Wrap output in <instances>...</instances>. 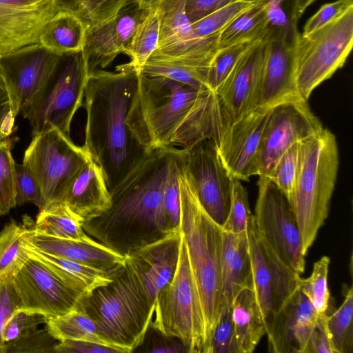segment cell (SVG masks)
Segmentation results:
<instances>
[{"mask_svg": "<svg viewBox=\"0 0 353 353\" xmlns=\"http://www.w3.org/2000/svg\"><path fill=\"white\" fill-rule=\"evenodd\" d=\"M179 151L176 147H166L146 152L131 172L110 191L109 209L81 223L85 232L127 257L174 231L165 211L164 192Z\"/></svg>", "mask_w": 353, "mask_h": 353, "instance_id": "cell-1", "label": "cell"}, {"mask_svg": "<svg viewBox=\"0 0 353 353\" xmlns=\"http://www.w3.org/2000/svg\"><path fill=\"white\" fill-rule=\"evenodd\" d=\"M127 124L145 152L166 147L188 149L204 139L213 140V92L137 71Z\"/></svg>", "mask_w": 353, "mask_h": 353, "instance_id": "cell-2", "label": "cell"}, {"mask_svg": "<svg viewBox=\"0 0 353 353\" xmlns=\"http://www.w3.org/2000/svg\"><path fill=\"white\" fill-rule=\"evenodd\" d=\"M136 79L137 70L126 63L117 66L114 72L93 71L88 75L85 88L83 145L101 168L110 192L146 153L127 124Z\"/></svg>", "mask_w": 353, "mask_h": 353, "instance_id": "cell-3", "label": "cell"}, {"mask_svg": "<svg viewBox=\"0 0 353 353\" xmlns=\"http://www.w3.org/2000/svg\"><path fill=\"white\" fill-rule=\"evenodd\" d=\"M179 228L201 306L208 353L213 331L221 315V278L223 228L199 203L189 180L182 150L179 165Z\"/></svg>", "mask_w": 353, "mask_h": 353, "instance_id": "cell-4", "label": "cell"}, {"mask_svg": "<svg viewBox=\"0 0 353 353\" xmlns=\"http://www.w3.org/2000/svg\"><path fill=\"white\" fill-rule=\"evenodd\" d=\"M154 306L126 263L110 283L85 296L80 309L93 320L108 345L129 353L143 343Z\"/></svg>", "mask_w": 353, "mask_h": 353, "instance_id": "cell-5", "label": "cell"}, {"mask_svg": "<svg viewBox=\"0 0 353 353\" xmlns=\"http://www.w3.org/2000/svg\"><path fill=\"white\" fill-rule=\"evenodd\" d=\"M336 137L328 129L300 143L296 183L289 203L301 236L303 254L327 218L339 168Z\"/></svg>", "mask_w": 353, "mask_h": 353, "instance_id": "cell-6", "label": "cell"}, {"mask_svg": "<svg viewBox=\"0 0 353 353\" xmlns=\"http://www.w3.org/2000/svg\"><path fill=\"white\" fill-rule=\"evenodd\" d=\"M353 45V6L307 34L295 29L291 41L294 79L299 96L313 90L342 68Z\"/></svg>", "mask_w": 353, "mask_h": 353, "instance_id": "cell-7", "label": "cell"}, {"mask_svg": "<svg viewBox=\"0 0 353 353\" xmlns=\"http://www.w3.org/2000/svg\"><path fill=\"white\" fill-rule=\"evenodd\" d=\"M82 51L63 54L43 85L21 111L32 136L55 128L70 136L72 119L83 105L88 78Z\"/></svg>", "mask_w": 353, "mask_h": 353, "instance_id": "cell-8", "label": "cell"}, {"mask_svg": "<svg viewBox=\"0 0 353 353\" xmlns=\"http://www.w3.org/2000/svg\"><path fill=\"white\" fill-rule=\"evenodd\" d=\"M151 325L163 336L179 339L187 352L204 353L203 316L183 235L176 272L156 297Z\"/></svg>", "mask_w": 353, "mask_h": 353, "instance_id": "cell-9", "label": "cell"}, {"mask_svg": "<svg viewBox=\"0 0 353 353\" xmlns=\"http://www.w3.org/2000/svg\"><path fill=\"white\" fill-rule=\"evenodd\" d=\"M92 159L84 145L53 128L34 136L22 164L36 179L43 202L55 201L77 172Z\"/></svg>", "mask_w": 353, "mask_h": 353, "instance_id": "cell-10", "label": "cell"}, {"mask_svg": "<svg viewBox=\"0 0 353 353\" xmlns=\"http://www.w3.org/2000/svg\"><path fill=\"white\" fill-rule=\"evenodd\" d=\"M252 268V289L260 309L265 331L292 294L301 277L288 266L257 232L254 217L248 230Z\"/></svg>", "mask_w": 353, "mask_h": 353, "instance_id": "cell-11", "label": "cell"}, {"mask_svg": "<svg viewBox=\"0 0 353 353\" xmlns=\"http://www.w3.org/2000/svg\"><path fill=\"white\" fill-rule=\"evenodd\" d=\"M254 224L280 259L299 275L305 261L301 233L293 210L284 194L268 178L259 176Z\"/></svg>", "mask_w": 353, "mask_h": 353, "instance_id": "cell-12", "label": "cell"}, {"mask_svg": "<svg viewBox=\"0 0 353 353\" xmlns=\"http://www.w3.org/2000/svg\"><path fill=\"white\" fill-rule=\"evenodd\" d=\"M264 37L241 56L223 83L212 91L216 128L214 141L227 126L258 105L265 51Z\"/></svg>", "mask_w": 353, "mask_h": 353, "instance_id": "cell-13", "label": "cell"}, {"mask_svg": "<svg viewBox=\"0 0 353 353\" xmlns=\"http://www.w3.org/2000/svg\"><path fill=\"white\" fill-rule=\"evenodd\" d=\"M307 102L297 98L271 109L259 146L258 176L269 177L279 159L291 146L323 128Z\"/></svg>", "mask_w": 353, "mask_h": 353, "instance_id": "cell-14", "label": "cell"}, {"mask_svg": "<svg viewBox=\"0 0 353 353\" xmlns=\"http://www.w3.org/2000/svg\"><path fill=\"white\" fill-rule=\"evenodd\" d=\"M183 160L199 203L223 226L230 209L234 179L223 163L215 142L206 138L183 149Z\"/></svg>", "mask_w": 353, "mask_h": 353, "instance_id": "cell-15", "label": "cell"}, {"mask_svg": "<svg viewBox=\"0 0 353 353\" xmlns=\"http://www.w3.org/2000/svg\"><path fill=\"white\" fill-rule=\"evenodd\" d=\"M12 282L19 308L42 314L48 319L80 308L85 297L32 257L12 278Z\"/></svg>", "mask_w": 353, "mask_h": 353, "instance_id": "cell-16", "label": "cell"}, {"mask_svg": "<svg viewBox=\"0 0 353 353\" xmlns=\"http://www.w3.org/2000/svg\"><path fill=\"white\" fill-rule=\"evenodd\" d=\"M63 55L37 43L0 56V79L16 117L43 85Z\"/></svg>", "mask_w": 353, "mask_h": 353, "instance_id": "cell-17", "label": "cell"}, {"mask_svg": "<svg viewBox=\"0 0 353 353\" xmlns=\"http://www.w3.org/2000/svg\"><path fill=\"white\" fill-rule=\"evenodd\" d=\"M272 108L256 106L227 126L214 141L233 179L248 181L257 175L259 146Z\"/></svg>", "mask_w": 353, "mask_h": 353, "instance_id": "cell-18", "label": "cell"}, {"mask_svg": "<svg viewBox=\"0 0 353 353\" xmlns=\"http://www.w3.org/2000/svg\"><path fill=\"white\" fill-rule=\"evenodd\" d=\"M63 0H0V56L39 43L46 23Z\"/></svg>", "mask_w": 353, "mask_h": 353, "instance_id": "cell-19", "label": "cell"}, {"mask_svg": "<svg viewBox=\"0 0 353 353\" xmlns=\"http://www.w3.org/2000/svg\"><path fill=\"white\" fill-rule=\"evenodd\" d=\"M147 12L134 3L112 19L88 27L82 52L89 74L108 67L119 54H125L136 26Z\"/></svg>", "mask_w": 353, "mask_h": 353, "instance_id": "cell-20", "label": "cell"}, {"mask_svg": "<svg viewBox=\"0 0 353 353\" xmlns=\"http://www.w3.org/2000/svg\"><path fill=\"white\" fill-rule=\"evenodd\" d=\"M182 234L176 230L145 245L126 257L144 293L155 304L156 297L173 277L179 262Z\"/></svg>", "mask_w": 353, "mask_h": 353, "instance_id": "cell-21", "label": "cell"}, {"mask_svg": "<svg viewBox=\"0 0 353 353\" xmlns=\"http://www.w3.org/2000/svg\"><path fill=\"white\" fill-rule=\"evenodd\" d=\"M186 0H163L158 7L159 39L154 52L170 58L192 60L207 54L213 48L214 36L197 37L185 11Z\"/></svg>", "mask_w": 353, "mask_h": 353, "instance_id": "cell-22", "label": "cell"}, {"mask_svg": "<svg viewBox=\"0 0 353 353\" xmlns=\"http://www.w3.org/2000/svg\"><path fill=\"white\" fill-rule=\"evenodd\" d=\"M264 39L265 58L257 106L272 108L301 97L294 79L291 41L272 27Z\"/></svg>", "mask_w": 353, "mask_h": 353, "instance_id": "cell-23", "label": "cell"}, {"mask_svg": "<svg viewBox=\"0 0 353 353\" xmlns=\"http://www.w3.org/2000/svg\"><path fill=\"white\" fill-rule=\"evenodd\" d=\"M318 317L311 302L299 288L266 332L269 351L308 353L310 336Z\"/></svg>", "mask_w": 353, "mask_h": 353, "instance_id": "cell-24", "label": "cell"}, {"mask_svg": "<svg viewBox=\"0 0 353 353\" xmlns=\"http://www.w3.org/2000/svg\"><path fill=\"white\" fill-rule=\"evenodd\" d=\"M25 240L33 247L108 272L114 276L126 265V257L92 239L83 241L57 238L40 234L29 228L27 220Z\"/></svg>", "mask_w": 353, "mask_h": 353, "instance_id": "cell-25", "label": "cell"}, {"mask_svg": "<svg viewBox=\"0 0 353 353\" xmlns=\"http://www.w3.org/2000/svg\"><path fill=\"white\" fill-rule=\"evenodd\" d=\"M55 201L65 203L81 223L104 213L111 205V194L99 165L89 161Z\"/></svg>", "mask_w": 353, "mask_h": 353, "instance_id": "cell-26", "label": "cell"}, {"mask_svg": "<svg viewBox=\"0 0 353 353\" xmlns=\"http://www.w3.org/2000/svg\"><path fill=\"white\" fill-rule=\"evenodd\" d=\"M252 287V268L246 232H223L221 278V314L232 307L235 296Z\"/></svg>", "mask_w": 353, "mask_h": 353, "instance_id": "cell-27", "label": "cell"}, {"mask_svg": "<svg viewBox=\"0 0 353 353\" xmlns=\"http://www.w3.org/2000/svg\"><path fill=\"white\" fill-rule=\"evenodd\" d=\"M25 247L30 257L44 263L63 281L85 296L98 287L108 284L115 276L101 270L43 252L26 240Z\"/></svg>", "mask_w": 353, "mask_h": 353, "instance_id": "cell-28", "label": "cell"}, {"mask_svg": "<svg viewBox=\"0 0 353 353\" xmlns=\"http://www.w3.org/2000/svg\"><path fill=\"white\" fill-rule=\"evenodd\" d=\"M236 353H252L263 335L265 324L252 288L243 289L232 305Z\"/></svg>", "mask_w": 353, "mask_h": 353, "instance_id": "cell-29", "label": "cell"}, {"mask_svg": "<svg viewBox=\"0 0 353 353\" xmlns=\"http://www.w3.org/2000/svg\"><path fill=\"white\" fill-rule=\"evenodd\" d=\"M88 26L71 9L65 6L45 26L39 43L60 54L82 51Z\"/></svg>", "mask_w": 353, "mask_h": 353, "instance_id": "cell-30", "label": "cell"}, {"mask_svg": "<svg viewBox=\"0 0 353 353\" xmlns=\"http://www.w3.org/2000/svg\"><path fill=\"white\" fill-rule=\"evenodd\" d=\"M32 229L57 238L88 241L93 239L83 230L78 217L61 201H53L39 210Z\"/></svg>", "mask_w": 353, "mask_h": 353, "instance_id": "cell-31", "label": "cell"}, {"mask_svg": "<svg viewBox=\"0 0 353 353\" xmlns=\"http://www.w3.org/2000/svg\"><path fill=\"white\" fill-rule=\"evenodd\" d=\"M270 27L268 3L260 0L219 32L218 48L222 49L237 43L263 39Z\"/></svg>", "mask_w": 353, "mask_h": 353, "instance_id": "cell-32", "label": "cell"}, {"mask_svg": "<svg viewBox=\"0 0 353 353\" xmlns=\"http://www.w3.org/2000/svg\"><path fill=\"white\" fill-rule=\"evenodd\" d=\"M46 324L49 334L58 341L82 340L110 346L99 336L93 320L80 308L49 318Z\"/></svg>", "mask_w": 353, "mask_h": 353, "instance_id": "cell-33", "label": "cell"}, {"mask_svg": "<svg viewBox=\"0 0 353 353\" xmlns=\"http://www.w3.org/2000/svg\"><path fill=\"white\" fill-rule=\"evenodd\" d=\"M27 225L12 221L0 232V281L12 278L30 256L25 247Z\"/></svg>", "mask_w": 353, "mask_h": 353, "instance_id": "cell-34", "label": "cell"}, {"mask_svg": "<svg viewBox=\"0 0 353 353\" xmlns=\"http://www.w3.org/2000/svg\"><path fill=\"white\" fill-rule=\"evenodd\" d=\"M160 30L159 8L146 13L136 26L125 54L130 58L128 63L138 71L146 62L158 46Z\"/></svg>", "mask_w": 353, "mask_h": 353, "instance_id": "cell-35", "label": "cell"}, {"mask_svg": "<svg viewBox=\"0 0 353 353\" xmlns=\"http://www.w3.org/2000/svg\"><path fill=\"white\" fill-rule=\"evenodd\" d=\"M342 304L331 312L329 306L328 328L336 353L353 351V290L347 288Z\"/></svg>", "mask_w": 353, "mask_h": 353, "instance_id": "cell-36", "label": "cell"}, {"mask_svg": "<svg viewBox=\"0 0 353 353\" xmlns=\"http://www.w3.org/2000/svg\"><path fill=\"white\" fill-rule=\"evenodd\" d=\"M65 6L74 11L92 27L116 17L125 7L137 0H63Z\"/></svg>", "mask_w": 353, "mask_h": 353, "instance_id": "cell-37", "label": "cell"}, {"mask_svg": "<svg viewBox=\"0 0 353 353\" xmlns=\"http://www.w3.org/2000/svg\"><path fill=\"white\" fill-rule=\"evenodd\" d=\"M330 259L322 256L314 263L311 275L301 279L299 289L307 297L318 314L327 312L330 306V291L327 275Z\"/></svg>", "mask_w": 353, "mask_h": 353, "instance_id": "cell-38", "label": "cell"}, {"mask_svg": "<svg viewBox=\"0 0 353 353\" xmlns=\"http://www.w3.org/2000/svg\"><path fill=\"white\" fill-rule=\"evenodd\" d=\"M260 0H234L219 10L192 23L194 33L199 37L219 34L244 11Z\"/></svg>", "mask_w": 353, "mask_h": 353, "instance_id": "cell-39", "label": "cell"}, {"mask_svg": "<svg viewBox=\"0 0 353 353\" xmlns=\"http://www.w3.org/2000/svg\"><path fill=\"white\" fill-rule=\"evenodd\" d=\"M259 40L243 41L219 49L210 65L207 88L212 91L216 90L241 56Z\"/></svg>", "mask_w": 353, "mask_h": 353, "instance_id": "cell-40", "label": "cell"}, {"mask_svg": "<svg viewBox=\"0 0 353 353\" xmlns=\"http://www.w3.org/2000/svg\"><path fill=\"white\" fill-rule=\"evenodd\" d=\"M253 219L248 191L241 181L234 179L230 209L223 230L235 234L246 232Z\"/></svg>", "mask_w": 353, "mask_h": 353, "instance_id": "cell-41", "label": "cell"}, {"mask_svg": "<svg viewBox=\"0 0 353 353\" xmlns=\"http://www.w3.org/2000/svg\"><path fill=\"white\" fill-rule=\"evenodd\" d=\"M300 161V143L291 146L279 159L268 177L284 194L288 202L295 188Z\"/></svg>", "mask_w": 353, "mask_h": 353, "instance_id": "cell-42", "label": "cell"}, {"mask_svg": "<svg viewBox=\"0 0 353 353\" xmlns=\"http://www.w3.org/2000/svg\"><path fill=\"white\" fill-rule=\"evenodd\" d=\"M12 143L0 145V215L8 214L17 205L15 192V164Z\"/></svg>", "mask_w": 353, "mask_h": 353, "instance_id": "cell-43", "label": "cell"}, {"mask_svg": "<svg viewBox=\"0 0 353 353\" xmlns=\"http://www.w3.org/2000/svg\"><path fill=\"white\" fill-rule=\"evenodd\" d=\"M48 318L40 313L18 308L6 321L2 330V339L5 345L15 341L38 329L46 323Z\"/></svg>", "mask_w": 353, "mask_h": 353, "instance_id": "cell-44", "label": "cell"}, {"mask_svg": "<svg viewBox=\"0 0 353 353\" xmlns=\"http://www.w3.org/2000/svg\"><path fill=\"white\" fill-rule=\"evenodd\" d=\"M15 192L17 205L32 203L39 210L45 205L36 179L23 164H15Z\"/></svg>", "mask_w": 353, "mask_h": 353, "instance_id": "cell-45", "label": "cell"}, {"mask_svg": "<svg viewBox=\"0 0 353 353\" xmlns=\"http://www.w3.org/2000/svg\"><path fill=\"white\" fill-rule=\"evenodd\" d=\"M182 148L168 176L164 192V205L173 230H179L180 222L179 165Z\"/></svg>", "mask_w": 353, "mask_h": 353, "instance_id": "cell-46", "label": "cell"}, {"mask_svg": "<svg viewBox=\"0 0 353 353\" xmlns=\"http://www.w3.org/2000/svg\"><path fill=\"white\" fill-rule=\"evenodd\" d=\"M208 353H236L232 307L221 314L213 331Z\"/></svg>", "mask_w": 353, "mask_h": 353, "instance_id": "cell-47", "label": "cell"}, {"mask_svg": "<svg viewBox=\"0 0 353 353\" xmlns=\"http://www.w3.org/2000/svg\"><path fill=\"white\" fill-rule=\"evenodd\" d=\"M45 330H36L32 333L15 341L6 345V353L8 352H54L57 343Z\"/></svg>", "mask_w": 353, "mask_h": 353, "instance_id": "cell-48", "label": "cell"}, {"mask_svg": "<svg viewBox=\"0 0 353 353\" xmlns=\"http://www.w3.org/2000/svg\"><path fill=\"white\" fill-rule=\"evenodd\" d=\"M17 294L13 287L12 278L0 281V353H6V345L2 339V330L12 312L19 308Z\"/></svg>", "mask_w": 353, "mask_h": 353, "instance_id": "cell-49", "label": "cell"}, {"mask_svg": "<svg viewBox=\"0 0 353 353\" xmlns=\"http://www.w3.org/2000/svg\"><path fill=\"white\" fill-rule=\"evenodd\" d=\"M353 6V0H336L323 5L305 23L302 34H307L322 26L349 8Z\"/></svg>", "mask_w": 353, "mask_h": 353, "instance_id": "cell-50", "label": "cell"}, {"mask_svg": "<svg viewBox=\"0 0 353 353\" xmlns=\"http://www.w3.org/2000/svg\"><path fill=\"white\" fill-rule=\"evenodd\" d=\"M328 310L319 314L310 336L308 353H336L328 328Z\"/></svg>", "mask_w": 353, "mask_h": 353, "instance_id": "cell-51", "label": "cell"}, {"mask_svg": "<svg viewBox=\"0 0 353 353\" xmlns=\"http://www.w3.org/2000/svg\"><path fill=\"white\" fill-rule=\"evenodd\" d=\"M57 353H123L116 347L82 340L65 339L54 347Z\"/></svg>", "mask_w": 353, "mask_h": 353, "instance_id": "cell-52", "label": "cell"}, {"mask_svg": "<svg viewBox=\"0 0 353 353\" xmlns=\"http://www.w3.org/2000/svg\"><path fill=\"white\" fill-rule=\"evenodd\" d=\"M15 117L7 91L0 79V145L12 143Z\"/></svg>", "mask_w": 353, "mask_h": 353, "instance_id": "cell-53", "label": "cell"}, {"mask_svg": "<svg viewBox=\"0 0 353 353\" xmlns=\"http://www.w3.org/2000/svg\"><path fill=\"white\" fill-rule=\"evenodd\" d=\"M267 2L270 27L279 29L288 39L292 40L294 28L290 18L286 14L283 6L285 0H263Z\"/></svg>", "mask_w": 353, "mask_h": 353, "instance_id": "cell-54", "label": "cell"}, {"mask_svg": "<svg viewBox=\"0 0 353 353\" xmlns=\"http://www.w3.org/2000/svg\"><path fill=\"white\" fill-rule=\"evenodd\" d=\"M232 1L234 0H186V14L193 23Z\"/></svg>", "mask_w": 353, "mask_h": 353, "instance_id": "cell-55", "label": "cell"}, {"mask_svg": "<svg viewBox=\"0 0 353 353\" xmlns=\"http://www.w3.org/2000/svg\"><path fill=\"white\" fill-rule=\"evenodd\" d=\"M316 1L317 0H293L290 17L294 28L297 27L298 21L306 9Z\"/></svg>", "mask_w": 353, "mask_h": 353, "instance_id": "cell-56", "label": "cell"}, {"mask_svg": "<svg viewBox=\"0 0 353 353\" xmlns=\"http://www.w3.org/2000/svg\"><path fill=\"white\" fill-rule=\"evenodd\" d=\"M149 352L165 353L187 352L185 347L182 343L179 344H161L154 347Z\"/></svg>", "mask_w": 353, "mask_h": 353, "instance_id": "cell-57", "label": "cell"}, {"mask_svg": "<svg viewBox=\"0 0 353 353\" xmlns=\"http://www.w3.org/2000/svg\"><path fill=\"white\" fill-rule=\"evenodd\" d=\"M163 0H137V4L139 9L149 12L157 8Z\"/></svg>", "mask_w": 353, "mask_h": 353, "instance_id": "cell-58", "label": "cell"}]
</instances>
